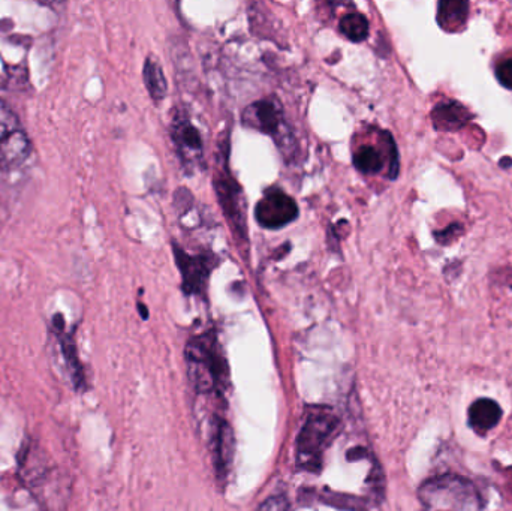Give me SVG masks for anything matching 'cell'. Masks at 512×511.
I'll return each mask as SVG.
<instances>
[{"mask_svg":"<svg viewBox=\"0 0 512 511\" xmlns=\"http://www.w3.org/2000/svg\"><path fill=\"white\" fill-rule=\"evenodd\" d=\"M421 503L427 511H481L480 494L465 477L448 474L424 483Z\"/></svg>","mask_w":512,"mask_h":511,"instance_id":"1","label":"cell"},{"mask_svg":"<svg viewBox=\"0 0 512 511\" xmlns=\"http://www.w3.org/2000/svg\"><path fill=\"white\" fill-rule=\"evenodd\" d=\"M337 429L339 419L328 408H316L307 416L297 441V462L303 470L319 471L322 455Z\"/></svg>","mask_w":512,"mask_h":511,"instance_id":"2","label":"cell"},{"mask_svg":"<svg viewBox=\"0 0 512 511\" xmlns=\"http://www.w3.org/2000/svg\"><path fill=\"white\" fill-rule=\"evenodd\" d=\"M185 354L189 380L195 390L209 393L218 389L224 366L215 336L206 333L191 339L186 345Z\"/></svg>","mask_w":512,"mask_h":511,"instance_id":"3","label":"cell"},{"mask_svg":"<svg viewBox=\"0 0 512 511\" xmlns=\"http://www.w3.org/2000/svg\"><path fill=\"white\" fill-rule=\"evenodd\" d=\"M221 149V147H219ZM227 153H219L218 165H216L215 174V189L218 195L219 203H221L222 210L231 224V230H234L236 236L240 240H248L246 236V210L243 206V192L239 183L236 182L228 170Z\"/></svg>","mask_w":512,"mask_h":511,"instance_id":"4","label":"cell"},{"mask_svg":"<svg viewBox=\"0 0 512 511\" xmlns=\"http://www.w3.org/2000/svg\"><path fill=\"white\" fill-rule=\"evenodd\" d=\"M30 141L14 111L0 101V171L20 167L29 158Z\"/></svg>","mask_w":512,"mask_h":511,"instance_id":"5","label":"cell"},{"mask_svg":"<svg viewBox=\"0 0 512 511\" xmlns=\"http://www.w3.org/2000/svg\"><path fill=\"white\" fill-rule=\"evenodd\" d=\"M173 246L174 260L182 273V290L186 296H198L204 294L213 270L219 266V257L213 252H201V254L192 255L180 248L176 242Z\"/></svg>","mask_w":512,"mask_h":511,"instance_id":"6","label":"cell"},{"mask_svg":"<svg viewBox=\"0 0 512 511\" xmlns=\"http://www.w3.org/2000/svg\"><path fill=\"white\" fill-rule=\"evenodd\" d=\"M171 140L186 173L192 174L204 165V141L192 125L186 111H177L171 122Z\"/></svg>","mask_w":512,"mask_h":511,"instance_id":"7","label":"cell"},{"mask_svg":"<svg viewBox=\"0 0 512 511\" xmlns=\"http://www.w3.org/2000/svg\"><path fill=\"white\" fill-rule=\"evenodd\" d=\"M255 216L261 227L277 230L297 219L298 206L282 189H268L256 204Z\"/></svg>","mask_w":512,"mask_h":511,"instance_id":"8","label":"cell"},{"mask_svg":"<svg viewBox=\"0 0 512 511\" xmlns=\"http://www.w3.org/2000/svg\"><path fill=\"white\" fill-rule=\"evenodd\" d=\"M283 113L271 99H262L243 111V125L276 138L282 131Z\"/></svg>","mask_w":512,"mask_h":511,"instance_id":"9","label":"cell"},{"mask_svg":"<svg viewBox=\"0 0 512 511\" xmlns=\"http://www.w3.org/2000/svg\"><path fill=\"white\" fill-rule=\"evenodd\" d=\"M501 419V407L492 399H480L469 408V423L480 434L496 428Z\"/></svg>","mask_w":512,"mask_h":511,"instance_id":"10","label":"cell"},{"mask_svg":"<svg viewBox=\"0 0 512 511\" xmlns=\"http://www.w3.org/2000/svg\"><path fill=\"white\" fill-rule=\"evenodd\" d=\"M433 123L436 128L444 131H456L463 128L469 122L468 110L456 101L442 102L436 105L432 113Z\"/></svg>","mask_w":512,"mask_h":511,"instance_id":"11","label":"cell"},{"mask_svg":"<svg viewBox=\"0 0 512 511\" xmlns=\"http://www.w3.org/2000/svg\"><path fill=\"white\" fill-rule=\"evenodd\" d=\"M469 3L445 0L438 5V23L447 32H459L468 20Z\"/></svg>","mask_w":512,"mask_h":511,"instance_id":"12","label":"cell"},{"mask_svg":"<svg viewBox=\"0 0 512 511\" xmlns=\"http://www.w3.org/2000/svg\"><path fill=\"white\" fill-rule=\"evenodd\" d=\"M144 83L155 101H162L168 93L167 78L161 66L153 59H147L143 71Z\"/></svg>","mask_w":512,"mask_h":511,"instance_id":"13","label":"cell"},{"mask_svg":"<svg viewBox=\"0 0 512 511\" xmlns=\"http://www.w3.org/2000/svg\"><path fill=\"white\" fill-rule=\"evenodd\" d=\"M340 32L352 42H361L369 36V20L361 12H349L340 18Z\"/></svg>","mask_w":512,"mask_h":511,"instance_id":"14","label":"cell"},{"mask_svg":"<svg viewBox=\"0 0 512 511\" xmlns=\"http://www.w3.org/2000/svg\"><path fill=\"white\" fill-rule=\"evenodd\" d=\"M385 159L381 150L373 146H360L354 153V165L360 173L376 174L384 168Z\"/></svg>","mask_w":512,"mask_h":511,"instance_id":"15","label":"cell"},{"mask_svg":"<svg viewBox=\"0 0 512 511\" xmlns=\"http://www.w3.org/2000/svg\"><path fill=\"white\" fill-rule=\"evenodd\" d=\"M216 464H218L219 471L224 473L225 465L228 464L231 458V431L227 423H222L218 426V434H216Z\"/></svg>","mask_w":512,"mask_h":511,"instance_id":"16","label":"cell"},{"mask_svg":"<svg viewBox=\"0 0 512 511\" xmlns=\"http://www.w3.org/2000/svg\"><path fill=\"white\" fill-rule=\"evenodd\" d=\"M496 77L499 83L512 90V59H505L496 66Z\"/></svg>","mask_w":512,"mask_h":511,"instance_id":"17","label":"cell"},{"mask_svg":"<svg viewBox=\"0 0 512 511\" xmlns=\"http://www.w3.org/2000/svg\"><path fill=\"white\" fill-rule=\"evenodd\" d=\"M258 511H289V503L285 497L268 498Z\"/></svg>","mask_w":512,"mask_h":511,"instance_id":"18","label":"cell"},{"mask_svg":"<svg viewBox=\"0 0 512 511\" xmlns=\"http://www.w3.org/2000/svg\"><path fill=\"white\" fill-rule=\"evenodd\" d=\"M138 306H140L141 315H143L144 320H147V317H149V315H147V309L144 308V305H141V303Z\"/></svg>","mask_w":512,"mask_h":511,"instance_id":"19","label":"cell"}]
</instances>
